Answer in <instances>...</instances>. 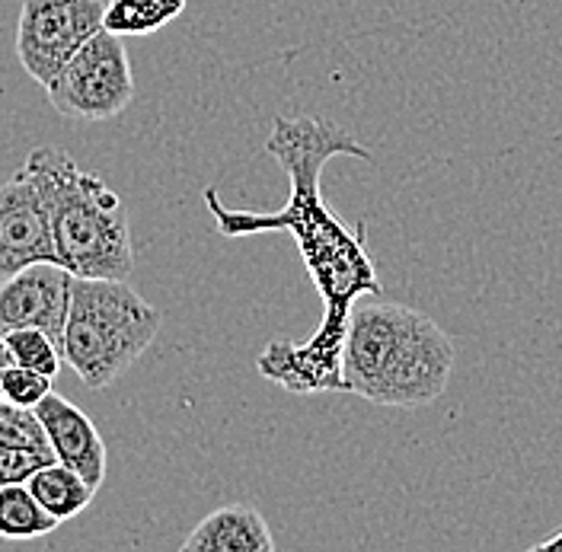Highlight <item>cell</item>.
Listing matches in <instances>:
<instances>
[{
  "label": "cell",
  "mask_w": 562,
  "mask_h": 552,
  "mask_svg": "<svg viewBox=\"0 0 562 552\" xmlns=\"http://www.w3.org/2000/svg\"><path fill=\"white\" fill-rule=\"evenodd\" d=\"M269 157L279 160L288 173V205L281 211H240L217 199V189H205V205L224 237H252V234H291L307 275L323 297V323L307 342H269L256 358L259 374L284 386L288 393H349L342 374V346L349 333V313L361 294L381 297L378 269L364 249V224L351 230L342 217L323 202L319 176L333 157H358L374 164L346 128L323 122L316 115L276 119L266 140Z\"/></svg>",
  "instance_id": "6da1fadb"
},
{
  "label": "cell",
  "mask_w": 562,
  "mask_h": 552,
  "mask_svg": "<svg viewBox=\"0 0 562 552\" xmlns=\"http://www.w3.org/2000/svg\"><path fill=\"white\" fill-rule=\"evenodd\" d=\"M454 339L428 313L368 301L349 313L342 374L349 393L393 409L435 403L454 374Z\"/></svg>",
  "instance_id": "7a4b0ae2"
},
{
  "label": "cell",
  "mask_w": 562,
  "mask_h": 552,
  "mask_svg": "<svg viewBox=\"0 0 562 552\" xmlns=\"http://www.w3.org/2000/svg\"><path fill=\"white\" fill-rule=\"evenodd\" d=\"M23 170L33 176L58 262L70 275L128 281L135 272L128 207L103 176L80 170L55 147H35Z\"/></svg>",
  "instance_id": "3957f363"
},
{
  "label": "cell",
  "mask_w": 562,
  "mask_h": 552,
  "mask_svg": "<svg viewBox=\"0 0 562 552\" xmlns=\"http://www.w3.org/2000/svg\"><path fill=\"white\" fill-rule=\"evenodd\" d=\"M164 326V313L147 304L128 281L74 278L61 354L90 390L122 378Z\"/></svg>",
  "instance_id": "277c9868"
},
{
  "label": "cell",
  "mask_w": 562,
  "mask_h": 552,
  "mask_svg": "<svg viewBox=\"0 0 562 552\" xmlns=\"http://www.w3.org/2000/svg\"><path fill=\"white\" fill-rule=\"evenodd\" d=\"M45 93L65 119L109 122L122 115L135 100V74L122 35L103 26L70 58Z\"/></svg>",
  "instance_id": "5b68a950"
},
{
  "label": "cell",
  "mask_w": 562,
  "mask_h": 552,
  "mask_svg": "<svg viewBox=\"0 0 562 552\" xmlns=\"http://www.w3.org/2000/svg\"><path fill=\"white\" fill-rule=\"evenodd\" d=\"M109 0H26L16 16V58L42 90L103 30Z\"/></svg>",
  "instance_id": "8992f818"
},
{
  "label": "cell",
  "mask_w": 562,
  "mask_h": 552,
  "mask_svg": "<svg viewBox=\"0 0 562 552\" xmlns=\"http://www.w3.org/2000/svg\"><path fill=\"white\" fill-rule=\"evenodd\" d=\"M70 291L74 275L55 259L20 269L0 284V336L13 329H42L61 346Z\"/></svg>",
  "instance_id": "52a82bcc"
},
{
  "label": "cell",
  "mask_w": 562,
  "mask_h": 552,
  "mask_svg": "<svg viewBox=\"0 0 562 552\" xmlns=\"http://www.w3.org/2000/svg\"><path fill=\"white\" fill-rule=\"evenodd\" d=\"M45 259L58 262L48 217L33 176L20 170L0 185V284Z\"/></svg>",
  "instance_id": "ba28073f"
},
{
  "label": "cell",
  "mask_w": 562,
  "mask_h": 552,
  "mask_svg": "<svg viewBox=\"0 0 562 552\" xmlns=\"http://www.w3.org/2000/svg\"><path fill=\"white\" fill-rule=\"evenodd\" d=\"M35 415L48 435V444L55 450V460L70 466L74 473H80L93 488H100L105 480V466H109V453H105L103 438L93 425V418L77 409L58 393H48L38 406Z\"/></svg>",
  "instance_id": "9c48e42d"
},
{
  "label": "cell",
  "mask_w": 562,
  "mask_h": 552,
  "mask_svg": "<svg viewBox=\"0 0 562 552\" xmlns=\"http://www.w3.org/2000/svg\"><path fill=\"white\" fill-rule=\"evenodd\" d=\"M276 537L266 518L249 505L211 511L182 543V552H272Z\"/></svg>",
  "instance_id": "30bf717a"
},
{
  "label": "cell",
  "mask_w": 562,
  "mask_h": 552,
  "mask_svg": "<svg viewBox=\"0 0 562 552\" xmlns=\"http://www.w3.org/2000/svg\"><path fill=\"white\" fill-rule=\"evenodd\" d=\"M26 485H30V492L38 498V505L52 518L61 520V523L77 518L80 511H87L93 505V498H97V488L87 483L80 473H74L70 466L58 463V460H52L42 470H35Z\"/></svg>",
  "instance_id": "8fae6325"
},
{
  "label": "cell",
  "mask_w": 562,
  "mask_h": 552,
  "mask_svg": "<svg viewBox=\"0 0 562 552\" xmlns=\"http://www.w3.org/2000/svg\"><path fill=\"white\" fill-rule=\"evenodd\" d=\"M61 520L52 518L26 483L0 485V540H38L58 530Z\"/></svg>",
  "instance_id": "7c38bea8"
},
{
  "label": "cell",
  "mask_w": 562,
  "mask_h": 552,
  "mask_svg": "<svg viewBox=\"0 0 562 552\" xmlns=\"http://www.w3.org/2000/svg\"><path fill=\"white\" fill-rule=\"evenodd\" d=\"M189 0H109L103 26L115 35H154L179 20Z\"/></svg>",
  "instance_id": "4fadbf2b"
},
{
  "label": "cell",
  "mask_w": 562,
  "mask_h": 552,
  "mask_svg": "<svg viewBox=\"0 0 562 552\" xmlns=\"http://www.w3.org/2000/svg\"><path fill=\"white\" fill-rule=\"evenodd\" d=\"M3 339H7L13 364L38 371V374H45V378L52 380L61 374L65 354H61V346L48 333H42V329H13Z\"/></svg>",
  "instance_id": "5bb4252c"
},
{
  "label": "cell",
  "mask_w": 562,
  "mask_h": 552,
  "mask_svg": "<svg viewBox=\"0 0 562 552\" xmlns=\"http://www.w3.org/2000/svg\"><path fill=\"white\" fill-rule=\"evenodd\" d=\"M0 448H33L52 450L48 435L38 421L35 409L26 406H13V403H0ZM55 453V450H52Z\"/></svg>",
  "instance_id": "9a60e30c"
},
{
  "label": "cell",
  "mask_w": 562,
  "mask_h": 552,
  "mask_svg": "<svg viewBox=\"0 0 562 552\" xmlns=\"http://www.w3.org/2000/svg\"><path fill=\"white\" fill-rule=\"evenodd\" d=\"M0 386H3L7 403L35 409L52 393V378L30 371V368H20V364H10V368L0 371Z\"/></svg>",
  "instance_id": "2e32d148"
},
{
  "label": "cell",
  "mask_w": 562,
  "mask_h": 552,
  "mask_svg": "<svg viewBox=\"0 0 562 552\" xmlns=\"http://www.w3.org/2000/svg\"><path fill=\"white\" fill-rule=\"evenodd\" d=\"M52 460H55L52 450L0 448V485L30 483V476H33L35 470H42Z\"/></svg>",
  "instance_id": "e0dca14e"
},
{
  "label": "cell",
  "mask_w": 562,
  "mask_h": 552,
  "mask_svg": "<svg viewBox=\"0 0 562 552\" xmlns=\"http://www.w3.org/2000/svg\"><path fill=\"white\" fill-rule=\"evenodd\" d=\"M533 552H562V527H557L547 540H540V543H533L530 547Z\"/></svg>",
  "instance_id": "ac0fdd59"
},
{
  "label": "cell",
  "mask_w": 562,
  "mask_h": 552,
  "mask_svg": "<svg viewBox=\"0 0 562 552\" xmlns=\"http://www.w3.org/2000/svg\"><path fill=\"white\" fill-rule=\"evenodd\" d=\"M10 364H13V358H10V348H7V339L0 336V371H3V368H10Z\"/></svg>",
  "instance_id": "d6986e66"
},
{
  "label": "cell",
  "mask_w": 562,
  "mask_h": 552,
  "mask_svg": "<svg viewBox=\"0 0 562 552\" xmlns=\"http://www.w3.org/2000/svg\"><path fill=\"white\" fill-rule=\"evenodd\" d=\"M0 403H3V386H0Z\"/></svg>",
  "instance_id": "ffe728a7"
}]
</instances>
